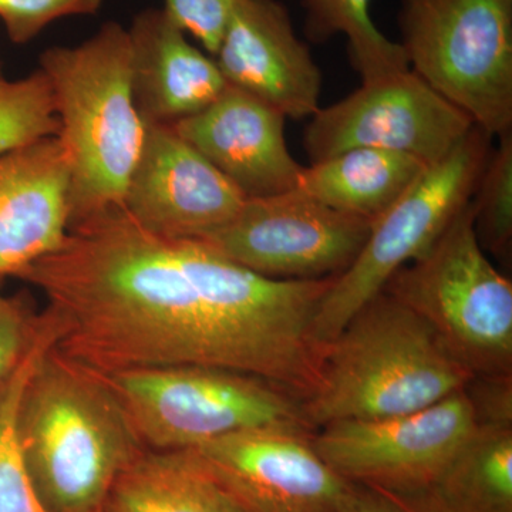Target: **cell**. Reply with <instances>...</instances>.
I'll use <instances>...</instances> for the list:
<instances>
[{
    "mask_svg": "<svg viewBox=\"0 0 512 512\" xmlns=\"http://www.w3.org/2000/svg\"><path fill=\"white\" fill-rule=\"evenodd\" d=\"M305 9V32L315 43L333 36L348 39L350 59L362 83L409 69L399 42H392L372 18V0H299Z\"/></svg>",
    "mask_w": 512,
    "mask_h": 512,
    "instance_id": "obj_22",
    "label": "cell"
},
{
    "mask_svg": "<svg viewBox=\"0 0 512 512\" xmlns=\"http://www.w3.org/2000/svg\"><path fill=\"white\" fill-rule=\"evenodd\" d=\"M59 130L49 80L42 70L10 82L0 96V154Z\"/></svg>",
    "mask_w": 512,
    "mask_h": 512,
    "instance_id": "obj_24",
    "label": "cell"
},
{
    "mask_svg": "<svg viewBox=\"0 0 512 512\" xmlns=\"http://www.w3.org/2000/svg\"><path fill=\"white\" fill-rule=\"evenodd\" d=\"M239 0H164L171 19L214 56Z\"/></svg>",
    "mask_w": 512,
    "mask_h": 512,
    "instance_id": "obj_26",
    "label": "cell"
},
{
    "mask_svg": "<svg viewBox=\"0 0 512 512\" xmlns=\"http://www.w3.org/2000/svg\"><path fill=\"white\" fill-rule=\"evenodd\" d=\"M57 328L49 313L18 366L0 382V512H50L37 493L18 434L23 393L37 363L56 345Z\"/></svg>",
    "mask_w": 512,
    "mask_h": 512,
    "instance_id": "obj_21",
    "label": "cell"
},
{
    "mask_svg": "<svg viewBox=\"0 0 512 512\" xmlns=\"http://www.w3.org/2000/svg\"><path fill=\"white\" fill-rule=\"evenodd\" d=\"M313 434L265 427L187 451L247 512H345L356 485L319 456Z\"/></svg>",
    "mask_w": 512,
    "mask_h": 512,
    "instance_id": "obj_12",
    "label": "cell"
},
{
    "mask_svg": "<svg viewBox=\"0 0 512 512\" xmlns=\"http://www.w3.org/2000/svg\"><path fill=\"white\" fill-rule=\"evenodd\" d=\"M490 153V134L474 127L373 222L355 262L333 279L320 302L312 325L316 348L335 338L397 271L436 244L458 211L473 198Z\"/></svg>",
    "mask_w": 512,
    "mask_h": 512,
    "instance_id": "obj_8",
    "label": "cell"
},
{
    "mask_svg": "<svg viewBox=\"0 0 512 512\" xmlns=\"http://www.w3.org/2000/svg\"><path fill=\"white\" fill-rule=\"evenodd\" d=\"M404 55L491 137L512 130V0H402Z\"/></svg>",
    "mask_w": 512,
    "mask_h": 512,
    "instance_id": "obj_7",
    "label": "cell"
},
{
    "mask_svg": "<svg viewBox=\"0 0 512 512\" xmlns=\"http://www.w3.org/2000/svg\"><path fill=\"white\" fill-rule=\"evenodd\" d=\"M245 200L173 127L147 124L123 202L138 225L164 238L200 239L231 221Z\"/></svg>",
    "mask_w": 512,
    "mask_h": 512,
    "instance_id": "obj_13",
    "label": "cell"
},
{
    "mask_svg": "<svg viewBox=\"0 0 512 512\" xmlns=\"http://www.w3.org/2000/svg\"><path fill=\"white\" fill-rule=\"evenodd\" d=\"M466 393L477 424L512 427V375H477Z\"/></svg>",
    "mask_w": 512,
    "mask_h": 512,
    "instance_id": "obj_28",
    "label": "cell"
},
{
    "mask_svg": "<svg viewBox=\"0 0 512 512\" xmlns=\"http://www.w3.org/2000/svg\"><path fill=\"white\" fill-rule=\"evenodd\" d=\"M49 80L70 165V229L123 208L147 124L131 90L128 30L107 22L77 46H56L40 56Z\"/></svg>",
    "mask_w": 512,
    "mask_h": 512,
    "instance_id": "obj_4",
    "label": "cell"
},
{
    "mask_svg": "<svg viewBox=\"0 0 512 512\" xmlns=\"http://www.w3.org/2000/svg\"><path fill=\"white\" fill-rule=\"evenodd\" d=\"M9 83V80L6 79L5 72H3L2 60H0V96L8 89Z\"/></svg>",
    "mask_w": 512,
    "mask_h": 512,
    "instance_id": "obj_30",
    "label": "cell"
},
{
    "mask_svg": "<svg viewBox=\"0 0 512 512\" xmlns=\"http://www.w3.org/2000/svg\"><path fill=\"white\" fill-rule=\"evenodd\" d=\"M18 434L50 512H104L119 478L147 451L106 376L55 346L30 376Z\"/></svg>",
    "mask_w": 512,
    "mask_h": 512,
    "instance_id": "obj_2",
    "label": "cell"
},
{
    "mask_svg": "<svg viewBox=\"0 0 512 512\" xmlns=\"http://www.w3.org/2000/svg\"><path fill=\"white\" fill-rule=\"evenodd\" d=\"M106 376L144 447L187 451L238 431H315L295 394L261 377L205 366L144 367Z\"/></svg>",
    "mask_w": 512,
    "mask_h": 512,
    "instance_id": "obj_6",
    "label": "cell"
},
{
    "mask_svg": "<svg viewBox=\"0 0 512 512\" xmlns=\"http://www.w3.org/2000/svg\"><path fill=\"white\" fill-rule=\"evenodd\" d=\"M466 389L419 412L342 420L313 434V446L336 473L379 494L423 490L476 429Z\"/></svg>",
    "mask_w": 512,
    "mask_h": 512,
    "instance_id": "obj_10",
    "label": "cell"
},
{
    "mask_svg": "<svg viewBox=\"0 0 512 512\" xmlns=\"http://www.w3.org/2000/svg\"><path fill=\"white\" fill-rule=\"evenodd\" d=\"M372 225L292 190L247 198L231 221L198 241L266 278L319 281L355 262Z\"/></svg>",
    "mask_w": 512,
    "mask_h": 512,
    "instance_id": "obj_9",
    "label": "cell"
},
{
    "mask_svg": "<svg viewBox=\"0 0 512 512\" xmlns=\"http://www.w3.org/2000/svg\"><path fill=\"white\" fill-rule=\"evenodd\" d=\"M429 167L380 148H352L303 167L295 190L333 210L375 222Z\"/></svg>",
    "mask_w": 512,
    "mask_h": 512,
    "instance_id": "obj_18",
    "label": "cell"
},
{
    "mask_svg": "<svg viewBox=\"0 0 512 512\" xmlns=\"http://www.w3.org/2000/svg\"><path fill=\"white\" fill-rule=\"evenodd\" d=\"M403 495L439 512H512V427L477 424L439 476Z\"/></svg>",
    "mask_w": 512,
    "mask_h": 512,
    "instance_id": "obj_20",
    "label": "cell"
},
{
    "mask_svg": "<svg viewBox=\"0 0 512 512\" xmlns=\"http://www.w3.org/2000/svg\"><path fill=\"white\" fill-rule=\"evenodd\" d=\"M103 0H0V20L9 39L26 45L56 20L96 15Z\"/></svg>",
    "mask_w": 512,
    "mask_h": 512,
    "instance_id": "obj_25",
    "label": "cell"
},
{
    "mask_svg": "<svg viewBox=\"0 0 512 512\" xmlns=\"http://www.w3.org/2000/svg\"><path fill=\"white\" fill-rule=\"evenodd\" d=\"M104 512H247L188 451H144Z\"/></svg>",
    "mask_w": 512,
    "mask_h": 512,
    "instance_id": "obj_19",
    "label": "cell"
},
{
    "mask_svg": "<svg viewBox=\"0 0 512 512\" xmlns=\"http://www.w3.org/2000/svg\"><path fill=\"white\" fill-rule=\"evenodd\" d=\"M284 114L227 86L214 103L173 124L247 198L295 190L303 171L285 138Z\"/></svg>",
    "mask_w": 512,
    "mask_h": 512,
    "instance_id": "obj_15",
    "label": "cell"
},
{
    "mask_svg": "<svg viewBox=\"0 0 512 512\" xmlns=\"http://www.w3.org/2000/svg\"><path fill=\"white\" fill-rule=\"evenodd\" d=\"M474 121L412 69L362 86L320 107L305 128L312 163L352 148H380L439 163L473 131Z\"/></svg>",
    "mask_w": 512,
    "mask_h": 512,
    "instance_id": "obj_11",
    "label": "cell"
},
{
    "mask_svg": "<svg viewBox=\"0 0 512 512\" xmlns=\"http://www.w3.org/2000/svg\"><path fill=\"white\" fill-rule=\"evenodd\" d=\"M70 165L56 136L0 154V279L53 254L70 228Z\"/></svg>",
    "mask_w": 512,
    "mask_h": 512,
    "instance_id": "obj_16",
    "label": "cell"
},
{
    "mask_svg": "<svg viewBox=\"0 0 512 512\" xmlns=\"http://www.w3.org/2000/svg\"><path fill=\"white\" fill-rule=\"evenodd\" d=\"M42 323L25 298L9 295L0 286V382L18 366Z\"/></svg>",
    "mask_w": 512,
    "mask_h": 512,
    "instance_id": "obj_27",
    "label": "cell"
},
{
    "mask_svg": "<svg viewBox=\"0 0 512 512\" xmlns=\"http://www.w3.org/2000/svg\"><path fill=\"white\" fill-rule=\"evenodd\" d=\"M491 150L473 198L474 227L484 251L510 259L512 245V130Z\"/></svg>",
    "mask_w": 512,
    "mask_h": 512,
    "instance_id": "obj_23",
    "label": "cell"
},
{
    "mask_svg": "<svg viewBox=\"0 0 512 512\" xmlns=\"http://www.w3.org/2000/svg\"><path fill=\"white\" fill-rule=\"evenodd\" d=\"M16 278L46 296L55 348L101 375L218 367L301 393L298 369L217 256L147 231L124 208L70 229Z\"/></svg>",
    "mask_w": 512,
    "mask_h": 512,
    "instance_id": "obj_1",
    "label": "cell"
},
{
    "mask_svg": "<svg viewBox=\"0 0 512 512\" xmlns=\"http://www.w3.org/2000/svg\"><path fill=\"white\" fill-rule=\"evenodd\" d=\"M212 57L228 86L286 119H308L320 109L322 72L278 0H239Z\"/></svg>",
    "mask_w": 512,
    "mask_h": 512,
    "instance_id": "obj_14",
    "label": "cell"
},
{
    "mask_svg": "<svg viewBox=\"0 0 512 512\" xmlns=\"http://www.w3.org/2000/svg\"><path fill=\"white\" fill-rule=\"evenodd\" d=\"M127 30L131 90L144 123L173 126L207 109L227 89L214 57L192 45L163 8L138 13Z\"/></svg>",
    "mask_w": 512,
    "mask_h": 512,
    "instance_id": "obj_17",
    "label": "cell"
},
{
    "mask_svg": "<svg viewBox=\"0 0 512 512\" xmlns=\"http://www.w3.org/2000/svg\"><path fill=\"white\" fill-rule=\"evenodd\" d=\"M383 291L426 320L474 375H512V284L478 241L473 198Z\"/></svg>",
    "mask_w": 512,
    "mask_h": 512,
    "instance_id": "obj_5",
    "label": "cell"
},
{
    "mask_svg": "<svg viewBox=\"0 0 512 512\" xmlns=\"http://www.w3.org/2000/svg\"><path fill=\"white\" fill-rule=\"evenodd\" d=\"M474 376L426 320L382 291L320 346L318 382L303 413L313 429L402 416L466 389Z\"/></svg>",
    "mask_w": 512,
    "mask_h": 512,
    "instance_id": "obj_3",
    "label": "cell"
},
{
    "mask_svg": "<svg viewBox=\"0 0 512 512\" xmlns=\"http://www.w3.org/2000/svg\"><path fill=\"white\" fill-rule=\"evenodd\" d=\"M345 512H439L413 495H387L356 487Z\"/></svg>",
    "mask_w": 512,
    "mask_h": 512,
    "instance_id": "obj_29",
    "label": "cell"
}]
</instances>
